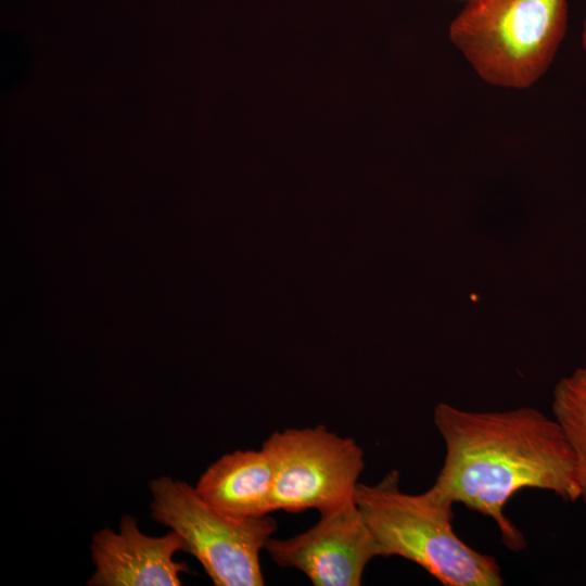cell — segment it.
I'll return each mask as SVG.
<instances>
[{
    "mask_svg": "<svg viewBox=\"0 0 586 586\" xmlns=\"http://www.w3.org/2000/svg\"><path fill=\"white\" fill-rule=\"evenodd\" d=\"M433 421L445 443V458L431 488L454 504L491 518L505 546H526L505 515L509 499L524 488L579 500L575 459L553 417L533 407L469 411L440 403Z\"/></svg>",
    "mask_w": 586,
    "mask_h": 586,
    "instance_id": "cell-1",
    "label": "cell"
},
{
    "mask_svg": "<svg viewBox=\"0 0 586 586\" xmlns=\"http://www.w3.org/2000/svg\"><path fill=\"white\" fill-rule=\"evenodd\" d=\"M394 469L375 484L358 483L355 501L380 557L398 556L445 586H501L495 557L467 545L454 531V502L431 487L421 494L400 489Z\"/></svg>",
    "mask_w": 586,
    "mask_h": 586,
    "instance_id": "cell-2",
    "label": "cell"
},
{
    "mask_svg": "<svg viewBox=\"0 0 586 586\" xmlns=\"http://www.w3.org/2000/svg\"><path fill=\"white\" fill-rule=\"evenodd\" d=\"M568 26V0H468L450 41L492 85L524 89L550 66Z\"/></svg>",
    "mask_w": 586,
    "mask_h": 586,
    "instance_id": "cell-3",
    "label": "cell"
},
{
    "mask_svg": "<svg viewBox=\"0 0 586 586\" xmlns=\"http://www.w3.org/2000/svg\"><path fill=\"white\" fill-rule=\"evenodd\" d=\"M149 489L151 518L183 539L184 551L214 585L265 584L259 553L277 531L272 517L233 518L209 506L194 486L170 476L151 480Z\"/></svg>",
    "mask_w": 586,
    "mask_h": 586,
    "instance_id": "cell-4",
    "label": "cell"
},
{
    "mask_svg": "<svg viewBox=\"0 0 586 586\" xmlns=\"http://www.w3.org/2000/svg\"><path fill=\"white\" fill-rule=\"evenodd\" d=\"M273 474L275 511H333L355 499L364 450L323 424L275 431L263 443Z\"/></svg>",
    "mask_w": 586,
    "mask_h": 586,
    "instance_id": "cell-5",
    "label": "cell"
},
{
    "mask_svg": "<svg viewBox=\"0 0 586 586\" xmlns=\"http://www.w3.org/2000/svg\"><path fill=\"white\" fill-rule=\"evenodd\" d=\"M265 549L278 565L297 569L315 586H359L369 561L380 557L355 499L320 514L300 534L270 537Z\"/></svg>",
    "mask_w": 586,
    "mask_h": 586,
    "instance_id": "cell-6",
    "label": "cell"
},
{
    "mask_svg": "<svg viewBox=\"0 0 586 586\" xmlns=\"http://www.w3.org/2000/svg\"><path fill=\"white\" fill-rule=\"evenodd\" d=\"M184 551L183 539L174 531L158 537L143 534L137 520L125 514L118 532L110 527L92 534L90 552L95 566L89 586H179L186 562L174 560Z\"/></svg>",
    "mask_w": 586,
    "mask_h": 586,
    "instance_id": "cell-7",
    "label": "cell"
},
{
    "mask_svg": "<svg viewBox=\"0 0 586 586\" xmlns=\"http://www.w3.org/2000/svg\"><path fill=\"white\" fill-rule=\"evenodd\" d=\"M194 488L209 506L233 518L275 512L272 467L263 448L222 455L206 468Z\"/></svg>",
    "mask_w": 586,
    "mask_h": 586,
    "instance_id": "cell-8",
    "label": "cell"
},
{
    "mask_svg": "<svg viewBox=\"0 0 586 586\" xmlns=\"http://www.w3.org/2000/svg\"><path fill=\"white\" fill-rule=\"evenodd\" d=\"M551 410L573 451L579 500L586 504V367L556 384Z\"/></svg>",
    "mask_w": 586,
    "mask_h": 586,
    "instance_id": "cell-9",
    "label": "cell"
},
{
    "mask_svg": "<svg viewBox=\"0 0 586 586\" xmlns=\"http://www.w3.org/2000/svg\"><path fill=\"white\" fill-rule=\"evenodd\" d=\"M581 41H582V46L584 50L586 51V18L584 20V23H583Z\"/></svg>",
    "mask_w": 586,
    "mask_h": 586,
    "instance_id": "cell-10",
    "label": "cell"
}]
</instances>
